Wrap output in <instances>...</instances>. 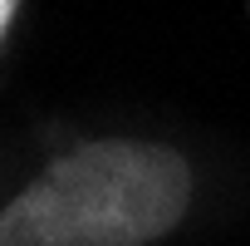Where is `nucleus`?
<instances>
[{"mask_svg":"<svg viewBox=\"0 0 250 246\" xmlns=\"http://www.w3.org/2000/svg\"><path fill=\"white\" fill-rule=\"evenodd\" d=\"M187 202L182 153L108 138L49 163L0 212V246H147L187 217Z\"/></svg>","mask_w":250,"mask_h":246,"instance_id":"nucleus-1","label":"nucleus"},{"mask_svg":"<svg viewBox=\"0 0 250 246\" xmlns=\"http://www.w3.org/2000/svg\"><path fill=\"white\" fill-rule=\"evenodd\" d=\"M10 15H15V5H10V0H0V30L10 25Z\"/></svg>","mask_w":250,"mask_h":246,"instance_id":"nucleus-2","label":"nucleus"}]
</instances>
